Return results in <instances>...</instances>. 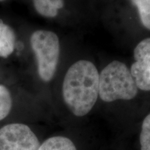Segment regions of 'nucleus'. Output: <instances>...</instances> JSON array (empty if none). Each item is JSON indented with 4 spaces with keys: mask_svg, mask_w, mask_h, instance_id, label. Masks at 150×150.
<instances>
[{
    "mask_svg": "<svg viewBox=\"0 0 150 150\" xmlns=\"http://www.w3.org/2000/svg\"><path fill=\"white\" fill-rule=\"evenodd\" d=\"M98 70L93 63L81 60L74 63L65 74L63 97L74 115H86L92 110L99 96Z\"/></svg>",
    "mask_w": 150,
    "mask_h": 150,
    "instance_id": "obj_1",
    "label": "nucleus"
},
{
    "mask_svg": "<svg viewBox=\"0 0 150 150\" xmlns=\"http://www.w3.org/2000/svg\"><path fill=\"white\" fill-rule=\"evenodd\" d=\"M138 93L134 79L125 63L114 61L103 69L99 74V96L104 102L117 99L130 100Z\"/></svg>",
    "mask_w": 150,
    "mask_h": 150,
    "instance_id": "obj_2",
    "label": "nucleus"
},
{
    "mask_svg": "<svg viewBox=\"0 0 150 150\" xmlns=\"http://www.w3.org/2000/svg\"><path fill=\"white\" fill-rule=\"evenodd\" d=\"M30 43L37 60L39 76L43 81H50L55 74L59 63V38L52 31L38 30L31 35Z\"/></svg>",
    "mask_w": 150,
    "mask_h": 150,
    "instance_id": "obj_3",
    "label": "nucleus"
},
{
    "mask_svg": "<svg viewBox=\"0 0 150 150\" xmlns=\"http://www.w3.org/2000/svg\"><path fill=\"white\" fill-rule=\"evenodd\" d=\"M40 145L27 125L12 123L0 129V150H38Z\"/></svg>",
    "mask_w": 150,
    "mask_h": 150,
    "instance_id": "obj_4",
    "label": "nucleus"
},
{
    "mask_svg": "<svg viewBox=\"0 0 150 150\" xmlns=\"http://www.w3.org/2000/svg\"><path fill=\"white\" fill-rule=\"evenodd\" d=\"M134 56L135 62L130 72L137 87L142 91H150V38L138 43Z\"/></svg>",
    "mask_w": 150,
    "mask_h": 150,
    "instance_id": "obj_5",
    "label": "nucleus"
},
{
    "mask_svg": "<svg viewBox=\"0 0 150 150\" xmlns=\"http://www.w3.org/2000/svg\"><path fill=\"white\" fill-rule=\"evenodd\" d=\"M16 35L8 24L0 22V57L8 58L16 48Z\"/></svg>",
    "mask_w": 150,
    "mask_h": 150,
    "instance_id": "obj_6",
    "label": "nucleus"
},
{
    "mask_svg": "<svg viewBox=\"0 0 150 150\" xmlns=\"http://www.w3.org/2000/svg\"><path fill=\"white\" fill-rule=\"evenodd\" d=\"M33 6L41 16L53 18L64 7L63 0H32Z\"/></svg>",
    "mask_w": 150,
    "mask_h": 150,
    "instance_id": "obj_7",
    "label": "nucleus"
},
{
    "mask_svg": "<svg viewBox=\"0 0 150 150\" xmlns=\"http://www.w3.org/2000/svg\"><path fill=\"white\" fill-rule=\"evenodd\" d=\"M38 150H77L73 142L63 136H54L48 138Z\"/></svg>",
    "mask_w": 150,
    "mask_h": 150,
    "instance_id": "obj_8",
    "label": "nucleus"
},
{
    "mask_svg": "<svg viewBox=\"0 0 150 150\" xmlns=\"http://www.w3.org/2000/svg\"><path fill=\"white\" fill-rule=\"evenodd\" d=\"M12 97L6 86L0 84V121L6 117L12 108Z\"/></svg>",
    "mask_w": 150,
    "mask_h": 150,
    "instance_id": "obj_9",
    "label": "nucleus"
},
{
    "mask_svg": "<svg viewBox=\"0 0 150 150\" xmlns=\"http://www.w3.org/2000/svg\"><path fill=\"white\" fill-rule=\"evenodd\" d=\"M138 8L140 20L145 28L150 30V0H131Z\"/></svg>",
    "mask_w": 150,
    "mask_h": 150,
    "instance_id": "obj_10",
    "label": "nucleus"
},
{
    "mask_svg": "<svg viewBox=\"0 0 150 150\" xmlns=\"http://www.w3.org/2000/svg\"><path fill=\"white\" fill-rule=\"evenodd\" d=\"M140 142V149L150 150V113L146 116L142 122Z\"/></svg>",
    "mask_w": 150,
    "mask_h": 150,
    "instance_id": "obj_11",
    "label": "nucleus"
},
{
    "mask_svg": "<svg viewBox=\"0 0 150 150\" xmlns=\"http://www.w3.org/2000/svg\"><path fill=\"white\" fill-rule=\"evenodd\" d=\"M5 1H6V0H0V2H4Z\"/></svg>",
    "mask_w": 150,
    "mask_h": 150,
    "instance_id": "obj_12",
    "label": "nucleus"
}]
</instances>
